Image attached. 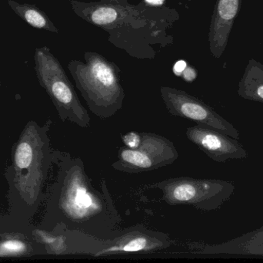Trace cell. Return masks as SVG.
I'll return each instance as SVG.
<instances>
[{
  "label": "cell",
  "instance_id": "12",
  "mask_svg": "<svg viewBox=\"0 0 263 263\" xmlns=\"http://www.w3.org/2000/svg\"><path fill=\"white\" fill-rule=\"evenodd\" d=\"M8 4L15 13L29 26L35 29H43L58 33V28L51 21L46 13L35 5L26 3L21 4L14 0H8Z\"/></svg>",
  "mask_w": 263,
  "mask_h": 263
},
{
  "label": "cell",
  "instance_id": "2",
  "mask_svg": "<svg viewBox=\"0 0 263 263\" xmlns=\"http://www.w3.org/2000/svg\"><path fill=\"white\" fill-rule=\"evenodd\" d=\"M69 177L65 208L78 231L104 240L120 235L121 218L105 182L102 192L94 188L80 159L74 161Z\"/></svg>",
  "mask_w": 263,
  "mask_h": 263
},
{
  "label": "cell",
  "instance_id": "5",
  "mask_svg": "<svg viewBox=\"0 0 263 263\" xmlns=\"http://www.w3.org/2000/svg\"><path fill=\"white\" fill-rule=\"evenodd\" d=\"M35 71L40 83L47 90L65 117L80 128L90 126L91 118L83 106L60 62L47 46L36 48Z\"/></svg>",
  "mask_w": 263,
  "mask_h": 263
},
{
  "label": "cell",
  "instance_id": "7",
  "mask_svg": "<svg viewBox=\"0 0 263 263\" xmlns=\"http://www.w3.org/2000/svg\"><path fill=\"white\" fill-rule=\"evenodd\" d=\"M161 97L167 111L175 117H182L220 131L239 140V131L205 102L182 90L161 86Z\"/></svg>",
  "mask_w": 263,
  "mask_h": 263
},
{
  "label": "cell",
  "instance_id": "13",
  "mask_svg": "<svg viewBox=\"0 0 263 263\" xmlns=\"http://www.w3.org/2000/svg\"><path fill=\"white\" fill-rule=\"evenodd\" d=\"M32 159V151L27 143L20 144L15 154V163L20 168H26L30 165Z\"/></svg>",
  "mask_w": 263,
  "mask_h": 263
},
{
  "label": "cell",
  "instance_id": "16",
  "mask_svg": "<svg viewBox=\"0 0 263 263\" xmlns=\"http://www.w3.org/2000/svg\"><path fill=\"white\" fill-rule=\"evenodd\" d=\"M100 1L109 2V3H115V4L126 5L129 4L128 0H100Z\"/></svg>",
  "mask_w": 263,
  "mask_h": 263
},
{
  "label": "cell",
  "instance_id": "1",
  "mask_svg": "<svg viewBox=\"0 0 263 263\" xmlns=\"http://www.w3.org/2000/svg\"><path fill=\"white\" fill-rule=\"evenodd\" d=\"M70 4L76 15L107 32L109 43L138 59H155L173 44V29L180 18L174 8L145 1L123 6L70 0Z\"/></svg>",
  "mask_w": 263,
  "mask_h": 263
},
{
  "label": "cell",
  "instance_id": "10",
  "mask_svg": "<svg viewBox=\"0 0 263 263\" xmlns=\"http://www.w3.org/2000/svg\"><path fill=\"white\" fill-rule=\"evenodd\" d=\"M241 5L242 0L216 1L209 31L210 50L215 58H220L226 50Z\"/></svg>",
  "mask_w": 263,
  "mask_h": 263
},
{
  "label": "cell",
  "instance_id": "4",
  "mask_svg": "<svg viewBox=\"0 0 263 263\" xmlns=\"http://www.w3.org/2000/svg\"><path fill=\"white\" fill-rule=\"evenodd\" d=\"M151 188L160 190L162 199L168 205H187L202 211L219 209L236 190L234 183L230 181L190 177L166 179Z\"/></svg>",
  "mask_w": 263,
  "mask_h": 263
},
{
  "label": "cell",
  "instance_id": "11",
  "mask_svg": "<svg viewBox=\"0 0 263 263\" xmlns=\"http://www.w3.org/2000/svg\"><path fill=\"white\" fill-rule=\"evenodd\" d=\"M237 92L242 98L263 103V64L260 62L255 59L249 60Z\"/></svg>",
  "mask_w": 263,
  "mask_h": 263
},
{
  "label": "cell",
  "instance_id": "14",
  "mask_svg": "<svg viewBox=\"0 0 263 263\" xmlns=\"http://www.w3.org/2000/svg\"><path fill=\"white\" fill-rule=\"evenodd\" d=\"M122 140L126 148L136 149L140 145L142 137H141L140 133L130 131L127 134H124L122 137Z\"/></svg>",
  "mask_w": 263,
  "mask_h": 263
},
{
  "label": "cell",
  "instance_id": "9",
  "mask_svg": "<svg viewBox=\"0 0 263 263\" xmlns=\"http://www.w3.org/2000/svg\"><path fill=\"white\" fill-rule=\"evenodd\" d=\"M171 244L170 238L164 233L151 231L142 226L135 227L109 239L107 246L99 251L95 257L128 253H150L165 250Z\"/></svg>",
  "mask_w": 263,
  "mask_h": 263
},
{
  "label": "cell",
  "instance_id": "8",
  "mask_svg": "<svg viewBox=\"0 0 263 263\" xmlns=\"http://www.w3.org/2000/svg\"><path fill=\"white\" fill-rule=\"evenodd\" d=\"M187 138L212 160L219 163L230 160H244L248 152L238 139L203 125L187 128Z\"/></svg>",
  "mask_w": 263,
  "mask_h": 263
},
{
  "label": "cell",
  "instance_id": "6",
  "mask_svg": "<svg viewBox=\"0 0 263 263\" xmlns=\"http://www.w3.org/2000/svg\"><path fill=\"white\" fill-rule=\"evenodd\" d=\"M142 141L136 149L120 148L112 168L121 172L137 174L172 165L179 157L173 142L155 133H140Z\"/></svg>",
  "mask_w": 263,
  "mask_h": 263
},
{
  "label": "cell",
  "instance_id": "3",
  "mask_svg": "<svg viewBox=\"0 0 263 263\" xmlns=\"http://www.w3.org/2000/svg\"><path fill=\"white\" fill-rule=\"evenodd\" d=\"M85 62L71 60L68 69L89 111L101 118L112 117L123 108L124 89L121 69L94 52L84 54Z\"/></svg>",
  "mask_w": 263,
  "mask_h": 263
},
{
  "label": "cell",
  "instance_id": "15",
  "mask_svg": "<svg viewBox=\"0 0 263 263\" xmlns=\"http://www.w3.org/2000/svg\"><path fill=\"white\" fill-rule=\"evenodd\" d=\"M3 247L9 251L17 252L23 250V243L17 241H9L3 245Z\"/></svg>",
  "mask_w": 263,
  "mask_h": 263
}]
</instances>
